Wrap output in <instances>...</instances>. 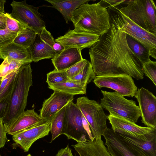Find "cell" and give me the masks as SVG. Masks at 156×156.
Returning <instances> with one entry per match:
<instances>
[{"mask_svg":"<svg viewBox=\"0 0 156 156\" xmlns=\"http://www.w3.org/2000/svg\"><path fill=\"white\" fill-rule=\"evenodd\" d=\"M108 30L91 46L89 54L96 76L126 74L142 80V64L128 44L126 34L110 21Z\"/></svg>","mask_w":156,"mask_h":156,"instance_id":"1","label":"cell"},{"mask_svg":"<svg viewBox=\"0 0 156 156\" xmlns=\"http://www.w3.org/2000/svg\"><path fill=\"white\" fill-rule=\"evenodd\" d=\"M71 21L75 31L100 36L106 33L110 27L109 12L98 2L80 5L73 13Z\"/></svg>","mask_w":156,"mask_h":156,"instance_id":"2","label":"cell"},{"mask_svg":"<svg viewBox=\"0 0 156 156\" xmlns=\"http://www.w3.org/2000/svg\"><path fill=\"white\" fill-rule=\"evenodd\" d=\"M32 71L30 64L23 65L17 71L8 107L2 119L6 129L25 111L29 89L33 84Z\"/></svg>","mask_w":156,"mask_h":156,"instance_id":"3","label":"cell"},{"mask_svg":"<svg viewBox=\"0 0 156 156\" xmlns=\"http://www.w3.org/2000/svg\"><path fill=\"white\" fill-rule=\"evenodd\" d=\"M118 10L146 31L156 35V6L153 0H125Z\"/></svg>","mask_w":156,"mask_h":156,"instance_id":"4","label":"cell"},{"mask_svg":"<svg viewBox=\"0 0 156 156\" xmlns=\"http://www.w3.org/2000/svg\"><path fill=\"white\" fill-rule=\"evenodd\" d=\"M110 21L121 31L140 42L149 51L150 56L156 59V35L150 33L135 23L121 13L117 7L107 9Z\"/></svg>","mask_w":156,"mask_h":156,"instance_id":"5","label":"cell"},{"mask_svg":"<svg viewBox=\"0 0 156 156\" xmlns=\"http://www.w3.org/2000/svg\"><path fill=\"white\" fill-rule=\"evenodd\" d=\"M103 98L100 104L107 110L110 115L124 119L136 123L140 116L139 106L135 101L128 100L117 92H109L101 90Z\"/></svg>","mask_w":156,"mask_h":156,"instance_id":"6","label":"cell"},{"mask_svg":"<svg viewBox=\"0 0 156 156\" xmlns=\"http://www.w3.org/2000/svg\"><path fill=\"white\" fill-rule=\"evenodd\" d=\"M76 104L87 121L93 137L95 139L101 138L107 127V117L103 108L96 101L86 97L77 98Z\"/></svg>","mask_w":156,"mask_h":156,"instance_id":"7","label":"cell"},{"mask_svg":"<svg viewBox=\"0 0 156 156\" xmlns=\"http://www.w3.org/2000/svg\"><path fill=\"white\" fill-rule=\"evenodd\" d=\"M82 114L73 101L66 106L62 135L77 142L86 141L89 137L83 122Z\"/></svg>","mask_w":156,"mask_h":156,"instance_id":"8","label":"cell"},{"mask_svg":"<svg viewBox=\"0 0 156 156\" xmlns=\"http://www.w3.org/2000/svg\"><path fill=\"white\" fill-rule=\"evenodd\" d=\"M10 5L12 8V11L9 14L10 16L37 34L46 27L43 16L38 12V7L28 5L26 0L13 1Z\"/></svg>","mask_w":156,"mask_h":156,"instance_id":"9","label":"cell"},{"mask_svg":"<svg viewBox=\"0 0 156 156\" xmlns=\"http://www.w3.org/2000/svg\"><path fill=\"white\" fill-rule=\"evenodd\" d=\"M93 82L100 89L110 88L123 97H133L137 90L132 77L126 74L96 76Z\"/></svg>","mask_w":156,"mask_h":156,"instance_id":"10","label":"cell"},{"mask_svg":"<svg viewBox=\"0 0 156 156\" xmlns=\"http://www.w3.org/2000/svg\"><path fill=\"white\" fill-rule=\"evenodd\" d=\"M116 132L142 156H156V128L143 137L124 131Z\"/></svg>","mask_w":156,"mask_h":156,"instance_id":"11","label":"cell"},{"mask_svg":"<svg viewBox=\"0 0 156 156\" xmlns=\"http://www.w3.org/2000/svg\"><path fill=\"white\" fill-rule=\"evenodd\" d=\"M139 104L141 122L145 126L156 128V97L143 87L137 89L134 96Z\"/></svg>","mask_w":156,"mask_h":156,"instance_id":"12","label":"cell"},{"mask_svg":"<svg viewBox=\"0 0 156 156\" xmlns=\"http://www.w3.org/2000/svg\"><path fill=\"white\" fill-rule=\"evenodd\" d=\"M55 40L51 33L44 28L37 34L28 48L33 62H37L44 59L53 58L55 53L53 48Z\"/></svg>","mask_w":156,"mask_h":156,"instance_id":"13","label":"cell"},{"mask_svg":"<svg viewBox=\"0 0 156 156\" xmlns=\"http://www.w3.org/2000/svg\"><path fill=\"white\" fill-rule=\"evenodd\" d=\"M100 36L69 30L63 36L56 38L55 41L62 45L65 48H75L82 51L90 48L99 41Z\"/></svg>","mask_w":156,"mask_h":156,"instance_id":"14","label":"cell"},{"mask_svg":"<svg viewBox=\"0 0 156 156\" xmlns=\"http://www.w3.org/2000/svg\"><path fill=\"white\" fill-rule=\"evenodd\" d=\"M103 136L105 145L111 156H142L112 128L107 127Z\"/></svg>","mask_w":156,"mask_h":156,"instance_id":"15","label":"cell"},{"mask_svg":"<svg viewBox=\"0 0 156 156\" xmlns=\"http://www.w3.org/2000/svg\"><path fill=\"white\" fill-rule=\"evenodd\" d=\"M74 96L56 91L44 100L40 110L39 115L48 122L62 108L73 101Z\"/></svg>","mask_w":156,"mask_h":156,"instance_id":"16","label":"cell"},{"mask_svg":"<svg viewBox=\"0 0 156 156\" xmlns=\"http://www.w3.org/2000/svg\"><path fill=\"white\" fill-rule=\"evenodd\" d=\"M50 125V122H48L24 130L13 135L12 140L25 152H28L36 140L48 135Z\"/></svg>","mask_w":156,"mask_h":156,"instance_id":"17","label":"cell"},{"mask_svg":"<svg viewBox=\"0 0 156 156\" xmlns=\"http://www.w3.org/2000/svg\"><path fill=\"white\" fill-rule=\"evenodd\" d=\"M48 122L42 118L34 109L25 111L7 129L8 134L15 135L24 130Z\"/></svg>","mask_w":156,"mask_h":156,"instance_id":"18","label":"cell"},{"mask_svg":"<svg viewBox=\"0 0 156 156\" xmlns=\"http://www.w3.org/2000/svg\"><path fill=\"white\" fill-rule=\"evenodd\" d=\"M81 51L77 48H69L56 54L51 59L55 69L66 70L83 60Z\"/></svg>","mask_w":156,"mask_h":156,"instance_id":"19","label":"cell"},{"mask_svg":"<svg viewBox=\"0 0 156 156\" xmlns=\"http://www.w3.org/2000/svg\"><path fill=\"white\" fill-rule=\"evenodd\" d=\"M107 119L115 132L121 130L127 132L135 136L143 137L154 129L149 127H143L122 118L109 115Z\"/></svg>","mask_w":156,"mask_h":156,"instance_id":"20","label":"cell"},{"mask_svg":"<svg viewBox=\"0 0 156 156\" xmlns=\"http://www.w3.org/2000/svg\"><path fill=\"white\" fill-rule=\"evenodd\" d=\"M72 146L79 156H111L101 138L77 142Z\"/></svg>","mask_w":156,"mask_h":156,"instance_id":"21","label":"cell"},{"mask_svg":"<svg viewBox=\"0 0 156 156\" xmlns=\"http://www.w3.org/2000/svg\"><path fill=\"white\" fill-rule=\"evenodd\" d=\"M0 56L3 60L8 58L26 64L33 62L28 48L13 42L0 50Z\"/></svg>","mask_w":156,"mask_h":156,"instance_id":"22","label":"cell"},{"mask_svg":"<svg viewBox=\"0 0 156 156\" xmlns=\"http://www.w3.org/2000/svg\"><path fill=\"white\" fill-rule=\"evenodd\" d=\"M61 14L67 23L71 21L73 13L82 4L89 0H45Z\"/></svg>","mask_w":156,"mask_h":156,"instance_id":"23","label":"cell"},{"mask_svg":"<svg viewBox=\"0 0 156 156\" xmlns=\"http://www.w3.org/2000/svg\"><path fill=\"white\" fill-rule=\"evenodd\" d=\"M48 87L54 91L73 96L83 94L86 93L87 87L76 83L70 80L66 82L48 85Z\"/></svg>","mask_w":156,"mask_h":156,"instance_id":"24","label":"cell"},{"mask_svg":"<svg viewBox=\"0 0 156 156\" xmlns=\"http://www.w3.org/2000/svg\"><path fill=\"white\" fill-rule=\"evenodd\" d=\"M128 44L142 64L150 60L149 51L140 42L126 34Z\"/></svg>","mask_w":156,"mask_h":156,"instance_id":"25","label":"cell"},{"mask_svg":"<svg viewBox=\"0 0 156 156\" xmlns=\"http://www.w3.org/2000/svg\"><path fill=\"white\" fill-rule=\"evenodd\" d=\"M66 106L60 110L50 121V131L51 134V143L62 135Z\"/></svg>","mask_w":156,"mask_h":156,"instance_id":"26","label":"cell"},{"mask_svg":"<svg viewBox=\"0 0 156 156\" xmlns=\"http://www.w3.org/2000/svg\"><path fill=\"white\" fill-rule=\"evenodd\" d=\"M96 76L91 64L88 61L82 71L70 80L76 83L87 87V84L94 80Z\"/></svg>","mask_w":156,"mask_h":156,"instance_id":"27","label":"cell"},{"mask_svg":"<svg viewBox=\"0 0 156 156\" xmlns=\"http://www.w3.org/2000/svg\"><path fill=\"white\" fill-rule=\"evenodd\" d=\"M18 70L13 72L2 78L0 84V101L11 94Z\"/></svg>","mask_w":156,"mask_h":156,"instance_id":"28","label":"cell"},{"mask_svg":"<svg viewBox=\"0 0 156 156\" xmlns=\"http://www.w3.org/2000/svg\"><path fill=\"white\" fill-rule=\"evenodd\" d=\"M37 34L34 30L27 27L17 35L13 42L28 48L34 41Z\"/></svg>","mask_w":156,"mask_h":156,"instance_id":"29","label":"cell"},{"mask_svg":"<svg viewBox=\"0 0 156 156\" xmlns=\"http://www.w3.org/2000/svg\"><path fill=\"white\" fill-rule=\"evenodd\" d=\"M25 64H26L21 62L8 58H5L0 65V78H2L18 70L20 67Z\"/></svg>","mask_w":156,"mask_h":156,"instance_id":"30","label":"cell"},{"mask_svg":"<svg viewBox=\"0 0 156 156\" xmlns=\"http://www.w3.org/2000/svg\"><path fill=\"white\" fill-rule=\"evenodd\" d=\"M47 76L46 82L48 85L66 82L70 80L66 70L58 71L54 69L48 73Z\"/></svg>","mask_w":156,"mask_h":156,"instance_id":"31","label":"cell"},{"mask_svg":"<svg viewBox=\"0 0 156 156\" xmlns=\"http://www.w3.org/2000/svg\"><path fill=\"white\" fill-rule=\"evenodd\" d=\"M6 20V28L9 31L17 35L27 28L25 25L12 18L9 14L5 13Z\"/></svg>","mask_w":156,"mask_h":156,"instance_id":"32","label":"cell"},{"mask_svg":"<svg viewBox=\"0 0 156 156\" xmlns=\"http://www.w3.org/2000/svg\"><path fill=\"white\" fill-rule=\"evenodd\" d=\"M144 73L156 86V62L151 60L142 64Z\"/></svg>","mask_w":156,"mask_h":156,"instance_id":"33","label":"cell"},{"mask_svg":"<svg viewBox=\"0 0 156 156\" xmlns=\"http://www.w3.org/2000/svg\"><path fill=\"white\" fill-rule=\"evenodd\" d=\"M17 34L8 30L6 29L0 30V50L13 42Z\"/></svg>","mask_w":156,"mask_h":156,"instance_id":"34","label":"cell"},{"mask_svg":"<svg viewBox=\"0 0 156 156\" xmlns=\"http://www.w3.org/2000/svg\"><path fill=\"white\" fill-rule=\"evenodd\" d=\"M88 61L83 59L66 70L67 76L70 79L77 75L83 69Z\"/></svg>","mask_w":156,"mask_h":156,"instance_id":"35","label":"cell"},{"mask_svg":"<svg viewBox=\"0 0 156 156\" xmlns=\"http://www.w3.org/2000/svg\"><path fill=\"white\" fill-rule=\"evenodd\" d=\"M125 0H101L98 3L106 9L115 7L119 5Z\"/></svg>","mask_w":156,"mask_h":156,"instance_id":"36","label":"cell"},{"mask_svg":"<svg viewBox=\"0 0 156 156\" xmlns=\"http://www.w3.org/2000/svg\"><path fill=\"white\" fill-rule=\"evenodd\" d=\"M7 130L2 120H0V149L3 147L7 140Z\"/></svg>","mask_w":156,"mask_h":156,"instance_id":"37","label":"cell"},{"mask_svg":"<svg viewBox=\"0 0 156 156\" xmlns=\"http://www.w3.org/2000/svg\"><path fill=\"white\" fill-rule=\"evenodd\" d=\"M10 94L0 101V120H2L6 112Z\"/></svg>","mask_w":156,"mask_h":156,"instance_id":"38","label":"cell"},{"mask_svg":"<svg viewBox=\"0 0 156 156\" xmlns=\"http://www.w3.org/2000/svg\"><path fill=\"white\" fill-rule=\"evenodd\" d=\"M55 156H73L72 150L69 145L64 148L61 149L58 151Z\"/></svg>","mask_w":156,"mask_h":156,"instance_id":"39","label":"cell"},{"mask_svg":"<svg viewBox=\"0 0 156 156\" xmlns=\"http://www.w3.org/2000/svg\"><path fill=\"white\" fill-rule=\"evenodd\" d=\"M6 28V20L5 13H0V30Z\"/></svg>","mask_w":156,"mask_h":156,"instance_id":"40","label":"cell"},{"mask_svg":"<svg viewBox=\"0 0 156 156\" xmlns=\"http://www.w3.org/2000/svg\"><path fill=\"white\" fill-rule=\"evenodd\" d=\"M53 48L55 54L62 51L65 49L61 44L55 41L53 46Z\"/></svg>","mask_w":156,"mask_h":156,"instance_id":"41","label":"cell"},{"mask_svg":"<svg viewBox=\"0 0 156 156\" xmlns=\"http://www.w3.org/2000/svg\"><path fill=\"white\" fill-rule=\"evenodd\" d=\"M5 2V0H0V13H5L4 8V5Z\"/></svg>","mask_w":156,"mask_h":156,"instance_id":"42","label":"cell"},{"mask_svg":"<svg viewBox=\"0 0 156 156\" xmlns=\"http://www.w3.org/2000/svg\"><path fill=\"white\" fill-rule=\"evenodd\" d=\"M2 79V78H0V83L1 82Z\"/></svg>","mask_w":156,"mask_h":156,"instance_id":"43","label":"cell"},{"mask_svg":"<svg viewBox=\"0 0 156 156\" xmlns=\"http://www.w3.org/2000/svg\"><path fill=\"white\" fill-rule=\"evenodd\" d=\"M27 156H32L30 154H29Z\"/></svg>","mask_w":156,"mask_h":156,"instance_id":"44","label":"cell"},{"mask_svg":"<svg viewBox=\"0 0 156 156\" xmlns=\"http://www.w3.org/2000/svg\"><path fill=\"white\" fill-rule=\"evenodd\" d=\"M1 59V57L0 56V59Z\"/></svg>","mask_w":156,"mask_h":156,"instance_id":"45","label":"cell"},{"mask_svg":"<svg viewBox=\"0 0 156 156\" xmlns=\"http://www.w3.org/2000/svg\"><path fill=\"white\" fill-rule=\"evenodd\" d=\"M0 156H1L0 155Z\"/></svg>","mask_w":156,"mask_h":156,"instance_id":"46","label":"cell"}]
</instances>
